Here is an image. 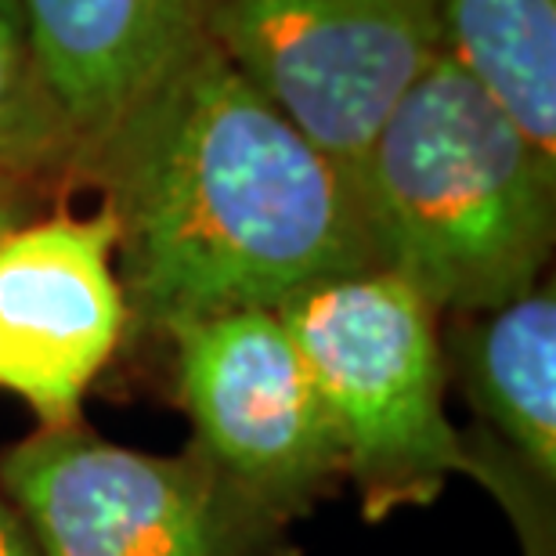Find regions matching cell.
<instances>
[{"label":"cell","instance_id":"7c38bea8","mask_svg":"<svg viewBox=\"0 0 556 556\" xmlns=\"http://www.w3.org/2000/svg\"><path fill=\"white\" fill-rule=\"evenodd\" d=\"M481 484L492 488V495L506 506V514L520 535V546H525V556H556L549 488L539 477H531L514 455H495L484 466Z\"/></svg>","mask_w":556,"mask_h":556},{"label":"cell","instance_id":"3957f363","mask_svg":"<svg viewBox=\"0 0 556 556\" xmlns=\"http://www.w3.org/2000/svg\"><path fill=\"white\" fill-rule=\"evenodd\" d=\"M275 311L304 354L365 520L430 506L452 473H470L466 438L444 413L441 315L413 282L369 268Z\"/></svg>","mask_w":556,"mask_h":556},{"label":"cell","instance_id":"8fae6325","mask_svg":"<svg viewBox=\"0 0 556 556\" xmlns=\"http://www.w3.org/2000/svg\"><path fill=\"white\" fill-rule=\"evenodd\" d=\"M76 170V141L54 109L11 0H0V174L48 181Z\"/></svg>","mask_w":556,"mask_h":556},{"label":"cell","instance_id":"5b68a950","mask_svg":"<svg viewBox=\"0 0 556 556\" xmlns=\"http://www.w3.org/2000/svg\"><path fill=\"white\" fill-rule=\"evenodd\" d=\"M203 33L351 181L394 105L448 59L433 0H206Z\"/></svg>","mask_w":556,"mask_h":556},{"label":"cell","instance_id":"9c48e42d","mask_svg":"<svg viewBox=\"0 0 556 556\" xmlns=\"http://www.w3.org/2000/svg\"><path fill=\"white\" fill-rule=\"evenodd\" d=\"M444 362L492 438L531 477L556 481V296L553 286H535L503 307L455 315Z\"/></svg>","mask_w":556,"mask_h":556},{"label":"cell","instance_id":"277c9868","mask_svg":"<svg viewBox=\"0 0 556 556\" xmlns=\"http://www.w3.org/2000/svg\"><path fill=\"white\" fill-rule=\"evenodd\" d=\"M0 492L40 556H293L286 520L195 444L135 452L84 419L8 444Z\"/></svg>","mask_w":556,"mask_h":556},{"label":"cell","instance_id":"ba28073f","mask_svg":"<svg viewBox=\"0 0 556 556\" xmlns=\"http://www.w3.org/2000/svg\"><path fill=\"white\" fill-rule=\"evenodd\" d=\"M11 4L26 33L33 65L76 141V160L206 37V0Z\"/></svg>","mask_w":556,"mask_h":556},{"label":"cell","instance_id":"7a4b0ae2","mask_svg":"<svg viewBox=\"0 0 556 556\" xmlns=\"http://www.w3.org/2000/svg\"><path fill=\"white\" fill-rule=\"evenodd\" d=\"M354 192L380 268L413 282L438 315L503 307L542 282L556 163L452 59L394 105Z\"/></svg>","mask_w":556,"mask_h":556},{"label":"cell","instance_id":"52a82bcc","mask_svg":"<svg viewBox=\"0 0 556 556\" xmlns=\"http://www.w3.org/2000/svg\"><path fill=\"white\" fill-rule=\"evenodd\" d=\"M127 329L105 206L26 217L0 231V391L22 397L37 427L84 419V397Z\"/></svg>","mask_w":556,"mask_h":556},{"label":"cell","instance_id":"8992f818","mask_svg":"<svg viewBox=\"0 0 556 556\" xmlns=\"http://www.w3.org/2000/svg\"><path fill=\"white\" fill-rule=\"evenodd\" d=\"M192 444L286 525L348 481L337 430L275 307H239L166 332Z\"/></svg>","mask_w":556,"mask_h":556},{"label":"cell","instance_id":"4fadbf2b","mask_svg":"<svg viewBox=\"0 0 556 556\" xmlns=\"http://www.w3.org/2000/svg\"><path fill=\"white\" fill-rule=\"evenodd\" d=\"M33 199H37V185L0 174V231L33 217Z\"/></svg>","mask_w":556,"mask_h":556},{"label":"cell","instance_id":"30bf717a","mask_svg":"<svg viewBox=\"0 0 556 556\" xmlns=\"http://www.w3.org/2000/svg\"><path fill=\"white\" fill-rule=\"evenodd\" d=\"M448 59L556 163V0H433Z\"/></svg>","mask_w":556,"mask_h":556},{"label":"cell","instance_id":"5bb4252c","mask_svg":"<svg viewBox=\"0 0 556 556\" xmlns=\"http://www.w3.org/2000/svg\"><path fill=\"white\" fill-rule=\"evenodd\" d=\"M0 556H40L29 528L22 525L18 509L4 492H0Z\"/></svg>","mask_w":556,"mask_h":556},{"label":"cell","instance_id":"6da1fadb","mask_svg":"<svg viewBox=\"0 0 556 556\" xmlns=\"http://www.w3.org/2000/svg\"><path fill=\"white\" fill-rule=\"evenodd\" d=\"M116 225L130 326L278 307L380 268L354 181L206 37L76 160Z\"/></svg>","mask_w":556,"mask_h":556}]
</instances>
